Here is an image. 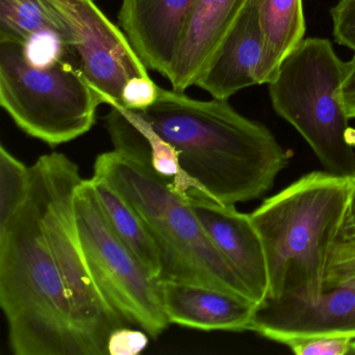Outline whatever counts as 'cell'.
Returning <instances> with one entry per match:
<instances>
[{
	"label": "cell",
	"mask_w": 355,
	"mask_h": 355,
	"mask_svg": "<svg viewBox=\"0 0 355 355\" xmlns=\"http://www.w3.org/2000/svg\"><path fill=\"white\" fill-rule=\"evenodd\" d=\"M93 176L111 184L146 224L161 257L159 282L209 286L255 302L207 236L188 195L115 149L96 157Z\"/></svg>",
	"instance_id": "obj_4"
},
{
	"label": "cell",
	"mask_w": 355,
	"mask_h": 355,
	"mask_svg": "<svg viewBox=\"0 0 355 355\" xmlns=\"http://www.w3.org/2000/svg\"><path fill=\"white\" fill-rule=\"evenodd\" d=\"M21 46L26 61L35 67H49L68 58L76 59L61 33L51 28L35 33Z\"/></svg>",
	"instance_id": "obj_21"
},
{
	"label": "cell",
	"mask_w": 355,
	"mask_h": 355,
	"mask_svg": "<svg viewBox=\"0 0 355 355\" xmlns=\"http://www.w3.org/2000/svg\"><path fill=\"white\" fill-rule=\"evenodd\" d=\"M103 103L73 58L35 67L21 45L0 42V105L28 136L53 147L71 142L93 128Z\"/></svg>",
	"instance_id": "obj_6"
},
{
	"label": "cell",
	"mask_w": 355,
	"mask_h": 355,
	"mask_svg": "<svg viewBox=\"0 0 355 355\" xmlns=\"http://www.w3.org/2000/svg\"><path fill=\"white\" fill-rule=\"evenodd\" d=\"M248 0H196L167 80L172 90L195 87Z\"/></svg>",
	"instance_id": "obj_13"
},
{
	"label": "cell",
	"mask_w": 355,
	"mask_h": 355,
	"mask_svg": "<svg viewBox=\"0 0 355 355\" xmlns=\"http://www.w3.org/2000/svg\"><path fill=\"white\" fill-rule=\"evenodd\" d=\"M31 167L0 146V230H3L28 198Z\"/></svg>",
	"instance_id": "obj_20"
},
{
	"label": "cell",
	"mask_w": 355,
	"mask_h": 355,
	"mask_svg": "<svg viewBox=\"0 0 355 355\" xmlns=\"http://www.w3.org/2000/svg\"><path fill=\"white\" fill-rule=\"evenodd\" d=\"M330 16L334 40L354 51L355 55V0H338L330 9Z\"/></svg>",
	"instance_id": "obj_24"
},
{
	"label": "cell",
	"mask_w": 355,
	"mask_h": 355,
	"mask_svg": "<svg viewBox=\"0 0 355 355\" xmlns=\"http://www.w3.org/2000/svg\"><path fill=\"white\" fill-rule=\"evenodd\" d=\"M347 63L327 39H304L268 84L272 107L306 141L326 171L355 176V130L342 94Z\"/></svg>",
	"instance_id": "obj_5"
},
{
	"label": "cell",
	"mask_w": 355,
	"mask_h": 355,
	"mask_svg": "<svg viewBox=\"0 0 355 355\" xmlns=\"http://www.w3.org/2000/svg\"><path fill=\"white\" fill-rule=\"evenodd\" d=\"M196 0H121L118 26L148 69L167 78Z\"/></svg>",
	"instance_id": "obj_12"
},
{
	"label": "cell",
	"mask_w": 355,
	"mask_h": 355,
	"mask_svg": "<svg viewBox=\"0 0 355 355\" xmlns=\"http://www.w3.org/2000/svg\"><path fill=\"white\" fill-rule=\"evenodd\" d=\"M0 305L15 355H84L43 225V184L31 166L28 198L0 230Z\"/></svg>",
	"instance_id": "obj_2"
},
{
	"label": "cell",
	"mask_w": 355,
	"mask_h": 355,
	"mask_svg": "<svg viewBox=\"0 0 355 355\" xmlns=\"http://www.w3.org/2000/svg\"><path fill=\"white\" fill-rule=\"evenodd\" d=\"M355 279V176L352 191L332 245L325 290Z\"/></svg>",
	"instance_id": "obj_19"
},
{
	"label": "cell",
	"mask_w": 355,
	"mask_h": 355,
	"mask_svg": "<svg viewBox=\"0 0 355 355\" xmlns=\"http://www.w3.org/2000/svg\"><path fill=\"white\" fill-rule=\"evenodd\" d=\"M148 334L144 330L122 326L112 332L107 340V355H138L148 345Z\"/></svg>",
	"instance_id": "obj_25"
},
{
	"label": "cell",
	"mask_w": 355,
	"mask_h": 355,
	"mask_svg": "<svg viewBox=\"0 0 355 355\" xmlns=\"http://www.w3.org/2000/svg\"><path fill=\"white\" fill-rule=\"evenodd\" d=\"M263 53L259 85H268L284 60L304 40L306 26L302 0H255Z\"/></svg>",
	"instance_id": "obj_16"
},
{
	"label": "cell",
	"mask_w": 355,
	"mask_h": 355,
	"mask_svg": "<svg viewBox=\"0 0 355 355\" xmlns=\"http://www.w3.org/2000/svg\"><path fill=\"white\" fill-rule=\"evenodd\" d=\"M46 28L61 33L57 20L41 0H0V42L22 45L33 34Z\"/></svg>",
	"instance_id": "obj_18"
},
{
	"label": "cell",
	"mask_w": 355,
	"mask_h": 355,
	"mask_svg": "<svg viewBox=\"0 0 355 355\" xmlns=\"http://www.w3.org/2000/svg\"><path fill=\"white\" fill-rule=\"evenodd\" d=\"M90 180L112 230L136 257L143 269L151 277L159 280L162 270L161 257L142 218L111 184L96 176Z\"/></svg>",
	"instance_id": "obj_17"
},
{
	"label": "cell",
	"mask_w": 355,
	"mask_h": 355,
	"mask_svg": "<svg viewBox=\"0 0 355 355\" xmlns=\"http://www.w3.org/2000/svg\"><path fill=\"white\" fill-rule=\"evenodd\" d=\"M189 202L209 238L252 295L257 304L269 294V270L263 241L249 214L217 202L198 190Z\"/></svg>",
	"instance_id": "obj_11"
},
{
	"label": "cell",
	"mask_w": 355,
	"mask_h": 355,
	"mask_svg": "<svg viewBox=\"0 0 355 355\" xmlns=\"http://www.w3.org/2000/svg\"><path fill=\"white\" fill-rule=\"evenodd\" d=\"M159 282L164 309L170 324L203 331L251 330L257 306L253 301L199 284Z\"/></svg>",
	"instance_id": "obj_15"
},
{
	"label": "cell",
	"mask_w": 355,
	"mask_h": 355,
	"mask_svg": "<svg viewBox=\"0 0 355 355\" xmlns=\"http://www.w3.org/2000/svg\"><path fill=\"white\" fill-rule=\"evenodd\" d=\"M43 184V225L71 304L84 355H107L112 332L126 322L114 311L95 282L76 224L74 196L82 182L78 165L63 153L36 161Z\"/></svg>",
	"instance_id": "obj_7"
},
{
	"label": "cell",
	"mask_w": 355,
	"mask_h": 355,
	"mask_svg": "<svg viewBox=\"0 0 355 355\" xmlns=\"http://www.w3.org/2000/svg\"><path fill=\"white\" fill-rule=\"evenodd\" d=\"M76 224L87 261L97 286L114 311L153 338L168 321L161 282L151 277L107 223L91 180H83L74 196Z\"/></svg>",
	"instance_id": "obj_8"
},
{
	"label": "cell",
	"mask_w": 355,
	"mask_h": 355,
	"mask_svg": "<svg viewBox=\"0 0 355 355\" xmlns=\"http://www.w3.org/2000/svg\"><path fill=\"white\" fill-rule=\"evenodd\" d=\"M343 98L349 118H355V55L347 63V73L342 86Z\"/></svg>",
	"instance_id": "obj_26"
},
{
	"label": "cell",
	"mask_w": 355,
	"mask_h": 355,
	"mask_svg": "<svg viewBox=\"0 0 355 355\" xmlns=\"http://www.w3.org/2000/svg\"><path fill=\"white\" fill-rule=\"evenodd\" d=\"M350 336H315L288 343L286 346L297 355H345L352 353Z\"/></svg>",
	"instance_id": "obj_22"
},
{
	"label": "cell",
	"mask_w": 355,
	"mask_h": 355,
	"mask_svg": "<svg viewBox=\"0 0 355 355\" xmlns=\"http://www.w3.org/2000/svg\"><path fill=\"white\" fill-rule=\"evenodd\" d=\"M159 87L150 76H141L128 80L122 91L118 107L130 111H144L153 105L159 97Z\"/></svg>",
	"instance_id": "obj_23"
},
{
	"label": "cell",
	"mask_w": 355,
	"mask_h": 355,
	"mask_svg": "<svg viewBox=\"0 0 355 355\" xmlns=\"http://www.w3.org/2000/svg\"><path fill=\"white\" fill-rule=\"evenodd\" d=\"M61 28L70 53L103 103L117 107L128 80L149 76L128 37L94 0H41Z\"/></svg>",
	"instance_id": "obj_9"
},
{
	"label": "cell",
	"mask_w": 355,
	"mask_h": 355,
	"mask_svg": "<svg viewBox=\"0 0 355 355\" xmlns=\"http://www.w3.org/2000/svg\"><path fill=\"white\" fill-rule=\"evenodd\" d=\"M353 178L311 172L249 214L267 257V298L315 300L325 291L328 261Z\"/></svg>",
	"instance_id": "obj_3"
},
{
	"label": "cell",
	"mask_w": 355,
	"mask_h": 355,
	"mask_svg": "<svg viewBox=\"0 0 355 355\" xmlns=\"http://www.w3.org/2000/svg\"><path fill=\"white\" fill-rule=\"evenodd\" d=\"M136 112L176 149L196 188L222 205L259 199L292 159L267 126L241 115L228 101H198L159 88L155 103Z\"/></svg>",
	"instance_id": "obj_1"
},
{
	"label": "cell",
	"mask_w": 355,
	"mask_h": 355,
	"mask_svg": "<svg viewBox=\"0 0 355 355\" xmlns=\"http://www.w3.org/2000/svg\"><path fill=\"white\" fill-rule=\"evenodd\" d=\"M263 44L255 0H248L195 87L213 98L228 101L259 85Z\"/></svg>",
	"instance_id": "obj_14"
},
{
	"label": "cell",
	"mask_w": 355,
	"mask_h": 355,
	"mask_svg": "<svg viewBox=\"0 0 355 355\" xmlns=\"http://www.w3.org/2000/svg\"><path fill=\"white\" fill-rule=\"evenodd\" d=\"M250 331L284 345L315 336L355 338V279L327 288L315 300L266 298L255 309Z\"/></svg>",
	"instance_id": "obj_10"
}]
</instances>
